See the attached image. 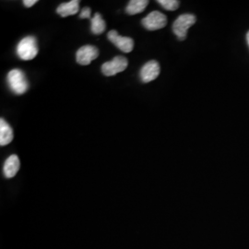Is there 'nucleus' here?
Instances as JSON below:
<instances>
[{
	"instance_id": "nucleus-8",
	"label": "nucleus",
	"mask_w": 249,
	"mask_h": 249,
	"mask_svg": "<svg viewBox=\"0 0 249 249\" xmlns=\"http://www.w3.org/2000/svg\"><path fill=\"white\" fill-rule=\"evenodd\" d=\"M160 69L159 63L151 60L146 63L140 72L141 79L144 83H149L152 80H156L160 75Z\"/></svg>"
},
{
	"instance_id": "nucleus-2",
	"label": "nucleus",
	"mask_w": 249,
	"mask_h": 249,
	"mask_svg": "<svg viewBox=\"0 0 249 249\" xmlns=\"http://www.w3.org/2000/svg\"><path fill=\"white\" fill-rule=\"evenodd\" d=\"M7 80L9 88L16 94H23L29 89V82L27 80L25 73L20 70L15 69L10 71L8 74Z\"/></svg>"
},
{
	"instance_id": "nucleus-7",
	"label": "nucleus",
	"mask_w": 249,
	"mask_h": 249,
	"mask_svg": "<svg viewBox=\"0 0 249 249\" xmlns=\"http://www.w3.org/2000/svg\"><path fill=\"white\" fill-rule=\"evenodd\" d=\"M99 50L92 45H84L80 47L76 53V60L80 65L87 66L98 57Z\"/></svg>"
},
{
	"instance_id": "nucleus-17",
	"label": "nucleus",
	"mask_w": 249,
	"mask_h": 249,
	"mask_svg": "<svg viewBox=\"0 0 249 249\" xmlns=\"http://www.w3.org/2000/svg\"><path fill=\"white\" fill-rule=\"evenodd\" d=\"M247 39H248V44L249 45V32L248 33V36H247Z\"/></svg>"
},
{
	"instance_id": "nucleus-5",
	"label": "nucleus",
	"mask_w": 249,
	"mask_h": 249,
	"mask_svg": "<svg viewBox=\"0 0 249 249\" xmlns=\"http://www.w3.org/2000/svg\"><path fill=\"white\" fill-rule=\"evenodd\" d=\"M142 23L145 29L149 31H156L166 26L167 17L160 11L155 10L151 11L148 16L143 18Z\"/></svg>"
},
{
	"instance_id": "nucleus-1",
	"label": "nucleus",
	"mask_w": 249,
	"mask_h": 249,
	"mask_svg": "<svg viewBox=\"0 0 249 249\" xmlns=\"http://www.w3.org/2000/svg\"><path fill=\"white\" fill-rule=\"evenodd\" d=\"M38 45L37 40L35 36H26L24 37L17 46V54L22 60H32L36 58L38 53Z\"/></svg>"
},
{
	"instance_id": "nucleus-11",
	"label": "nucleus",
	"mask_w": 249,
	"mask_h": 249,
	"mask_svg": "<svg viewBox=\"0 0 249 249\" xmlns=\"http://www.w3.org/2000/svg\"><path fill=\"white\" fill-rule=\"evenodd\" d=\"M13 141V129L3 118L0 119V145L6 146Z\"/></svg>"
},
{
	"instance_id": "nucleus-12",
	"label": "nucleus",
	"mask_w": 249,
	"mask_h": 249,
	"mask_svg": "<svg viewBox=\"0 0 249 249\" xmlns=\"http://www.w3.org/2000/svg\"><path fill=\"white\" fill-rule=\"evenodd\" d=\"M148 0H131L125 8V12L129 15H136L142 13L148 6Z\"/></svg>"
},
{
	"instance_id": "nucleus-3",
	"label": "nucleus",
	"mask_w": 249,
	"mask_h": 249,
	"mask_svg": "<svg viewBox=\"0 0 249 249\" xmlns=\"http://www.w3.org/2000/svg\"><path fill=\"white\" fill-rule=\"evenodd\" d=\"M196 18L195 15L186 13L180 15L173 23L174 34L178 36L179 41H184L187 35V31L190 27L196 23Z\"/></svg>"
},
{
	"instance_id": "nucleus-14",
	"label": "nucleus",
	"mask_w": 249,
	"mask_h": 249,
	"mask_svg": "<svg viewBox=\"0 0 249 249\" xmlns=\"http://www.w3.org/2000/svg\"><path fill=\"white\" fill-rule=\"evenodd\" d=\"M158 3L163 9L170 11L177 10L179 8V1L178 0H159Z\"/></svg>"
},
{
	"instance_id": "nucleus-13",
	"label": "nucleus",
	"mask_w": 249,
	"mask_h": 249,
	"mask_svg": "<svg viewBox=\"0 0 249 249\" xmlns=\"http://www.w3.org/2000/svg\"><path fill=\"white\" fill-rule=\"evenodd\" d=\"M91 21V27L90 30L92 34L94 35H102L106 29H107V24L106 21L102 18V15L100 13H95L94 16L90 18Z\"/></svg>"
},
{
	"instance_id": "nucleus-10",
	"label": "nucleus",
	"mask_w": 249,
	"mask_h": 249,
	"mask_svg": "<svg viewBox=\"0 0 249 249\" xmlns=\"http://www.w3.org/2000/svg\"><path fill=\"white\" fill-rule=\"evenodd\" d=\"M80 10V1L79 0H71L67 3L60 4L57 9L56 13L59 14L63 18L75 15Z\"/></svg>"
},
{
	"instance_id": "nucleus-9",
	"label": "nucleus",
	"mask_w": 249,
	"mask_h": 249,
	"mask_svg": "<svg viewBox=\"0 0 249 249\" xmlns=\"http://www.w3.org/2000/svg\"><path fill=\"white\" fill-rule=\"evenodd\" d=\"M19 167H20V162L18 156L16 154L10 155L4 163L3 171H4L5 177L7 178H14L17 175Z\"/></svg>"
},
{
	"instance_id": "nucleus-4",
	"label": "nucleus",
	"mask_w": 249,
	"mask_h": 249,
	"mask_svg": "<svg viewBox=\"0 0 249 249\" xmlns=\"http://www.w3.org/2000/svg\"><path fill=\"white\" fill-rule=\"evenodd\" d=\"M127 66H128L127 59L122 55H117L111 61L103 64L102 72L105 76L111 77V76H115L117 73L124 71V70L127 68Z\"/></svg>"
},
{
	"instance_id": "nucleus-6",
	"label": "nucleus",
	"mask_w": 249,
	"mask_h": 249,
	"mask_svg": "<svg viewBox=\"0 0 249 249\" xmlns=\"http://www.w3.org/2000/svg\"><path fill=\"white\" fill-rule=\"evenodd\" d=\"M107 38L111 43H113L117 48H119L124 53H130L133 50V39L129 37L119 36L118 33L115 30L110 31L108 33Z\"/></svg>"
},
{
	"instance_id": "nucleus-16",
	"label": "nucleus",
	"mask_w": 249,
	"mask_h": 249,
	"mask_svg": "<svg viewBox=\"0 0 249 249\" xmlns=\"http://www.w3.org/2000/svg\"><path fill=\"white\" fill-rule=\"evenodd\" d=\"M36 3H37V0H24V1H23V4H24V6H25L26 8L33 7Z\"/></svg>"
},
{
	"instance_id": "nucleus-15",
	"label": "nucleus",
	"mask_w": 249,
	"mask_h": 249,
	"mask_svg": "<svg viewBox=\"0 0 249 249\" xmlns=\"http://www.w3.org/2000/svg\"><path fill=\"white\" fill-rule=\"evenodd\" d=\"M90 9L88 7L83 8L80 11V18H90Z\"/></svg>"
}]
</instances>
